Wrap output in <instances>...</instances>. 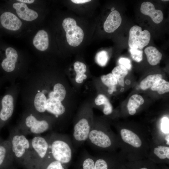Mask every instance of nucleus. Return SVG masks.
Segmentation results:
<instances>
[{
    "mask_svg": "<svg viewBox=\"0 0 169 169\" xmlns=\"http://www.w3.org/2000/svg\"><path fill=\"white\" fill-rule=\"evenodd\" d=\"M45 136L49 144V156L69 167L74 151L70 138L66 135L54 131Z\"/></svg>",
    "mask_w": 169,
    "mask_h": 169,
    "instance_id": "obj_1",
    "label": "nucleus"
},
{
    "mask_svg": "<svg viewBox=\"0 0 169 169\" xmlns=\"http://www.w3.org/2000/svg\"><path fill=\"white\" fill-rule=\"evenodd\" d=\"M9 138L15 163L24 169H34L29 139L16 127L10 129Z\"/></svg>",
    "mask_w": 169,
    "mask_h": 169,
    "instance_id": "obj_2",
    "label": "nucleus"
},
{
    "mask_svg": "<svg viewBox=\"0 0 169 169\" xmlns=\"http://www.w3.org/2000/svg\"><path fill=\"white\" fill-rule=\"evenodd\" d=\"M16 127L26 136L29 135L34 136L52 130L53 126L46 119L38 118L33 114L30 113Z\"/></svg>",
    "mask_w": 169,
    "mask_h": 169,
    "instance_id": "obj_3",
    "label": "nucleus"
},
{
    "mask_svg": "<svg viewBox=\"0 0 169 169\" xmlns=\"http://www.w3.org/2000/svg\"><path fill=\"white\" fill-rule=\"evenodd\" d=\"M107 129L93 123L86 141L92 148L107 149L113 145L112 137Z\"/></svg>",
    "mask_w": 169,
    "mask_h": 169,
    "instance_id": "obj_4",
    "label": "nucleus"
},
{
    "mask_svg": "<svg viewBox=\"0 0 169 169\" xmlns=\"http://www.w3.org/2000/svg\"><path fill=\"white\" fill-rule=\"evenodd\" d=\"M29 140L35 168L49 157V143L46 136L41 135Z\"/></svg>",
    "mask_w": 169,
    "mask_h": 169,
    "instance_id": "obj_5",
    "label": "nucleus"
},
{
    "mask_svg": "<svg viewBox=\"0 0 169 169\" xmlns=\"http://www.w3.org/2000/svg\"><path fill=\"white\" fill-rule=\"evenodd\" d=\"M62 26L66 33V37L68 44L71 46L76 47L82 42L84 33L82 29L77 25L73 18H68L64 19Z\"/></svg>",
    "mask_w": 169,
    "mask_h": 169,
    "instance_id": "obj_6",
    "label": "nucleus"
},
{
    "mask_svg": "<svg viewBox=\"0 0 169 169\" xmlns=\"http://www.w3.org/2000/svg\"><path fill=\"white\" fill-rule=\"evenodd\" d=\"M151 34L146 30H142L141 28L138 26H132L129 31L128 45L130 49H142L149 44Z\"/></svg>",
    "mask_w": 169,
    "mask_h": 169,
    "instance_id": "obj_7",
    "label": "nucleus"
},
{
    "mask_svg": "<svg viewBox=\"0 0 169 169\" xmlns=\"http://www.w3.org/2000/svg\"><path fill=\"white\" fill-rule=\"evenodd\" d=\"M13 111V97L6 94L0 101V131L12 116Z\"/></svg>",
    "mask_w": 169,
    "mask_h": 169,
    "instance_id": "obj_8",
    "label": "nucleus"
},
{
    "mask_svg": "<svg viewBox=\"0 0 169 169\" xmlns=\"http://www.w3.org/2000/svg\"><path fill=\"white\" fill-rule=\"evenodd\" d=\"M14 163L8 137L0 143V169H5Z\"/></svg>",
    "mask_w": 169,
    "mask_h": 169,
    "instance_id": "obj_9",
    "label": "nucleus"
},
{
    "mask_svg": "<svg viewBox=\"0 0 169 169\" xmlns=\"http://www.w3.org/2000/svg\"><path fill=\"white\" fill-rule=\"evenodd\" d=\"M94 169H125V166L111 156H95Z\"/></svg>",
    "mask_w": 169,
    "mask_h": 169,
    "instance_id": "obj_10",
    "label": "nucleus"
},
{
    "mask_svg": "<svg viewBox=\"0 0 169 169\" xmlns=\"http://www.w3.org/2000/svg\"><path fill=\"white\" fill-rule=\"evenodd\" d=\"M0 20L2 26L5 28L13 31L18 30L21 27V20L14 14L8 12L1 14Z\"/></svg>",
    "mask_w": 169,
    "mask_h": 169,
    "instance_id": "obj_11",
    "label": "nucleus"
},
{
    "mask_svg": "<svg viewBox=\"0 0 169 169\" xmlns=\"http://www.w3.org/2000/svg\"><path fill=\"white\" fill-rule=\"evenodd\" d=\"M5 54L6 57L1 62V67L5 71L10 72L15 69L18 58V54L14 49L10 47L6 49Z\"/></svg>",
    "mask_w": 169,
    "mask_h": 169,
    "instance_id": "obj_12",
    "label": "nucleus"
},
{
    "mask_svg": "<svg viewBox=\"0 0 169 169\" xmlns=\"http://www.w3.org/2000/svg\"><path fill=\"white\" fill-rule=\"evenodd\" d=\"M140 11L143 14L151 17L153 21L158 24L163 20V15L161 11L156 10L154 6L149 2H144L141 5Z\"/></svg>",
    "mask_w": 169,
    "mask_h": 169,
    "instance_id": "obj_13",
    "label": "nucleus"
},
{
    "mask_svg": "<svg viewBox=\"0 0 169 169\" xmlns=\"http://www.w3.org/2000/svg\"><path fill=\"white\" fill-rule=\"evenodd\" d=\"M13 6L19 17L24 20L32 21L36 19L38 16V13L29 8L25 3H16L13 4Z\"/></svg>",
    "mask_w": 169,
    "mask_h": 169,
    "instance_id": "obj_14",
    "label": "nucleus"
},
{
    "mask_svg": "<svg viewBox=\"0 0 169 169\" xmlns=\"http://www.w3.org/2000/svg\"><path fill=\"white\" fill-rule=\"evenodd\" d=\"M122 21L120 13L114 10L109 14L104 24L105 31L108 33L114 32L120 26Z\"/></svg>",
    "mask_w": 169,
    "mask_h": 169,
    "instance_id": "obj_15",
    "label": "nucleus"
},
{
    "mask_svg": "<svg viewBox=\"0 0 169 169\" xmlns=\"http://www.w3.org/2000/svg\"><path fill=\"white\" fill-rule=\"evenodd\" d=\"M45 110V112L53 115L57 118L65 112V108L61 102L50 98L47 100Z\"/></svg>",
    "mask_w": 169,
    "mask_h": 169,
    "instance_id": "obj_16",
    "label": "nucleus"
},
{
    "mask_svg": "<svg viewBox=\"0 0 169 169\" xmlns=\"http://www.w3.org/2000/svg\"><path fill=\"white\" fill-rule=\"evenodd\" d=\"M95 156L84 151L76 163L74 169H94Z\"/></svg>",
    "mask_w": 169,
    "mask_h": 169,
    "instance_id": "obj_17",
    "label": "nucleus"
},
{
    "mask_svg": "<svg viewBox=\"0 0 169 169\" xmlns=\"http://www.w3.org/2000/svg\"><path fill=\"white\" fill-rule=\"evenodd\" d=\"M120 134L122 140L125 143L136 148L140 147L141 146V139L132 131L123 128L120 130Z\"/></svg>",
    "mask_w": 169,
    "mask_h": 169,
    "instance_id": "obj_18",
    "label": "nucleus"
},
{
    "mask_svg": "<svg viewBox=\"0 0 169 169\" xmlns=\"http://www.w3.org/2000/svg\"><path fill=\"white\" fill-rule=\"evenodd\" d=\"M33 44L39 51L46 50L49 45V37L47 32L44 30L38 31L33 39Z\"/></svg>",
    "mask_w": 169,
    "mask_h": 169,
    "instance_id": "obj_19",
    "label": "nucleus"
},
{
    "mask_svg": "<svg viewBox=\"0 0 169 169\" xmlns=\"http://www.w3.org/2000/svg\"><path fill=\"white\" fill-rule=\"evenodd\" d=\"M144 52L150 64L154 66L160 63L162 54L156 48L152 46H149L145 48Z\"/></svg>",
    "mask_w": 169,
    "mask_h": 169,
    "instance_id": "obj_20",
    "label": "nucleus"
},
{
    "mask_svg": "<svg viewBox=\"0 0 169 169\" xmlns=\"http://www.w3.org/2000/svg\"><path fill=\"white\" fill-rule=\"evenodd\" d=\"M144 102V99L141 95L138 94L132 95L129 98L127 104L129 114L131 115H134L136 112V109Z\"/></svg>",
    "mask_w": 169,
    "mask_h": 169,
    "instance_id": "obj_21",
    "label": "nucleus"
},
{
    "mask_svg": "<svg viewBox=\"0 0 169 169\" xmlns=\"http://www.w3.org/2000/svg\"><path fill=\"white\" fill-rule=\"evenodd\" d=\"M69 167L49 156L34 169H68Z\"/></svg>",
    "mask_w": 169,
    "mask_h": 169,
    "instance_id": "obj_22",
    "label": "nucleus"
},
{
    "mask_svg": "<svg viewBox=\"0 0 169 169\" xmlns=\"http://www.w3.org/2000/svg\"><path fill=\"white\" fill-rule=\"evenodd\" d=\"M66 94V91L64 86L60 83L55 84L54 90L49 93V98L53 99L60 102L64 99Z\"/></svg>",
    "mask_w": 169,
    "mask_h": 169,
    "instance_id": "obj_23",
    "label": "nucleus"
},
{
    "mask_svg": "<svg viewBox=\"0 0 169 169\" xmlns=\"http://www.w3.org/2000/svg\"><path fill=\"white\" fill-rule=\"evenodd\" d=\"M95 102L98 106L104 105L103 113L108 115L111 114L113 111L112 106L107 98L104 95L99 94L95 98Z\"/></svg>",
    "mask_w": 169,
    "mask_h": 169,
    "instance_id": "obj_24",
    "label": "nucleus"
},
{
    "mask_svg": "<svg viewBox=\"0 0 169 169\" xmlns=\"http://www.w3.org/2000/svg\"><path fill=\"white\" fill-rule=\"evenodd\" d=\"M74 66L76 74L75 81L77 83H81L87 77L84 74L86 71V66L84 64L79 61L75 62Z\"/></svg>",
    "mask_w": 169,
    "mask_h": 169,
    "instance_id": "obj_25",
    "label": "nucleus"
},
{
    "mask_svg": "<svg viewBox=\"0 0 169 169\" xmlns=\"http://www.w3.org/2000/svg\"><path fill=\"white\" fill-rule=\"evenodd\" d=\"M46 100V98L43 93L39 92L36 95L34 105L36 111L40 113H43L45 112Z\"/></svg>",
    "mask_w": 169,
    "mask_h": 169,
    "instance_id": "obj_26",
    "label": "nucleus"
},
{
    "mask_svg": "<svg viewBox=\"0 0 169 169\" xmlns=\"http://www.w3.org/2000/svg\"><path fill=\"white\" fill-rule=\"evenodd\" d=\"M151 90L156 91L159 94H163L169 91V82L162 78L157 80L151 87Z\"/></svg>",
    "mask_w": 169,
    "mask_h": 169,
    "instance_id": "obj_27",
    "label": "nucleus"
},
{
    "mask_svg": "<svg viewBox=\"0 0 169 169\" xmlns=\"http://www.w3.org/2000/svg\"><path fill=\"white\" fill-rule=\"evenodd\" d=\"M162 77V76L160 74L149 75L141 81L140 88L143 90H146L151 87L157 80Z\"/></svg>",
    "mask_w": 169,
    "mask_h": 169,
    "instance_id": "obj_28",
    "label": "nucleus"
},
{
    "mask_svg": "<svg viewBox=\"0 0 169 169\" xmlns=\"http://www.w3.org/2000/svg\"><path fill=\"white\" fill-rule=\"evenodd\" d=\"M112 73L116 78L119 85L122 86H124V79L128 74V70L121 68L119 66H117L113 69Z\"/></svg>",
    "mask_w": 169,
    "mask_h": 169,
    "instance_id": "obj_29",
    "label": "nucleus"
},
{
    "mask_svg": "<svg viewBox=\"0 0 169 169\" xmlns=\"http://www.w3.org/2000/svg\"><path fill=\"white\" fill-rule=\"evenodd\" d=\"M154 152L160 159L165 160L169 159V147L168 146H159L155 148Z\"/></svg>",
    "mask_w": 169,
    "mask_h": 169,
    "instance_id": "obj_30",
    "label": "nucleus"
},
{
    "mask_svg": "<svg viewBox=\"0 0 169 169\" xmlns=\"http://www.w3.org/2000/svg\"><path fill=\"white\" fill-rule=\"evenodd\" d=\"M101 79L103 83L108 87L115 85L118 83L116 78L112 73L102 75Z\"/></svg>",
    "mask_w": 169,
    "mask_h": 169,
    "instance_id": "obj_31",
    "label": "nucleus"
},
{
    "mask_svg": "<svg viewBox=\"0 0 169 169\" xmlns=\"http://www.w3.org/2000/svg\"><path fill=\"white\" fill-rule=\"evenodd\" d=\"M108 60L107 53L105 51L99 52L96 55L95 60L97 63L101 66H104L106 64Z\"/></svg>",
    "mask_w": 169,
    "mask_h": 169,
    "instance_id": "obj_32",
    "label": "nucleus"
},
{
    "mask_svg": "<svg viewBox=\"0 0 169 169\" xmlns=\"http://www.w3.org/2000/svg\"><path fill=\"white\" fill-rule=\"evenodd\" d=\"M128 167L130 169H159L154 164L147 162L132 164Z\"/></svg>",
    "mask_w": 169,
    "mask_h": 169,
    "instance_id": "obj_33",
    "label": "nucleus"
},
{
    "mask_svg": "<svg viewBox=\"0 0 169 169\" xmlns=\"http://www.w3.org/2000/svg\"><path fill=\"white\" fill-rule=\"evenodd\" d=\"M130 51L132 59L135 61L139 62L143 59V51L137 49H130Z\"/></svg>",
    "mask_w": 169,
    "mask_h": 169,
    "instance_id": "obj_34",
    "label": "nucleus"
},
{
    "mask_svg": "<svg viewBox=\"0 0 169 169\" xmlns=\"http://www.w3.org/2000/svg\"><path fill=\"white\" fill-rule=\"evenodd\" d=\"M119 66L123 69L130 70L131 67L130 60L127 58H121L118 61Z\"/></svg>",
    "mask_w": 169,
    "mask_h": 169,
    "instance_id": "obj_35",
    "label": "nucleus"
},
{
    "mask_svg": "<svg viewBox=\"0 0 169 169\" xmlns=\"http://www.w3.org/2000/svg\"><path fill=\"white\" fill-rule=\"evenodd\" d=\"M161 129L164 133L169 132V119L167 117H164L161 120Z\"/></svg>",
    "mask_w": 169,
    "mask_h": 169,
    "instance_id": "obj_36",
    "label": "nucleus"
},
{
    "mask_svg": "<svg viewBox=\"0 0 169 169\" xmlns=\"http://www.w3.org/2000/svg\"><path fill=\"white\" fill-rule=\"evenodd\" d=\"M90 0H72L71 1L76 4H81L90 1Z\"/></svg>",
    "mask_w": 169,
    "mask_h": 169,
    "instance_id": "obj_37",
    "label": "nucleus"
},
{
    "mask_svg": "<svg viewBox=\"0 0 169 169\" xmlns=\"http://www.w3.org/2000/svg\"><path fill=\"white\" fill-rule=\"evenodd\" d=\"M116 90V87L115 85H114L109 87L108 92L109 94H112L113 92Z\"/></svg>",
    "mask_w": 169,
    "mask_h": 169,
    "instance_id": "obj_38",
    "label": "nucleus"
},
{
    "mask_svg": "<svg viewBox=\"0 0 169 169\" xmlns=\"http://www.w3.org/2000/svg\"><path fill=\"white\" fill-rule=\"evenodd\" d=\"M17 1L21 2L23 3H27L28 4H31L34 2V0H18Z\"/></svg>",
    "mask_w": 169,
    "mask_h": 169,
    "instance_id": "obj_39",
    "label": "nucleus"
},
{
    "mask_svg": "<svg viewBox=\"0 0 169 169\" xmlns=\"http://www.w3.org/2000/svg\"><path fill=\"white\" fill-rule=\"evenodd\" d=\"M5 169H18L16 166L14 164Z\"/></svg>",
    "mask_w": 169,
    "mask_h": 169,
    "instance_id": "obj_40",
    "label": "nucleus"
},
{
    "mask_svg": "<svg viewBox=\"0 0 169 169\" xmlns=\"http://www.w3.org/2000/svg\"><path fill=\"white\" fill-rule=\"evenodd\" d=\"M125 83L126 84H130L131 83V81L129 79H127L125 80Z\"/></svg>",
    "mask_w": 169,
    "mask_h": 169,
    "instance_id": "obj_41",
    "label": "nucleus"
},
{
    "mask_svg": "<svg viewBox=\"0 0 169 169\" xmlns=\"http://www.w3.org/2000/svg\"><path fill=\"white\" fill-rule=\"evenodd\" d=\"M165 139L166 140L167 142L169 143V135L167 136L166 137Z\"/></svg>",
    "mask_w": 169,
    "mask_h": 169,
    "instance_id": "obj_42",
    "label": "nucleus"
},
{
    "mask_svg": "<svg viewBox=\"0 0 169 169\" xmlns=\"http://www.w3.org/2000/svg\"><path fill=\"white\" fill-rule=\"evenodd\" d=\"M4 140H3L0 136V143H1Z\"/></svg>",
    "mask_w": 169,
    "mask_h": 169,
    "instance_id": "obj_43",
    "label": "nucleus"
},
{
    "mask_svg": "<svg viewBox=\"0 0 169 169\" xmlns=\"http://www.w3.org/2000/svg\"><path fill=\"white\" fill-rule=\"evenodd\" d=\"M124 89L123 88H122L121 89L120 91L121 92H122L124 91Z\"/></svg>",
    "mask_w": 169,
    "mask_h": 169,
    "instance_id": "obj_44",
    "label": "nucleus"
},
{
    "mask_svg": "<svg viewBox=\"0 0 169 169\" xmlns=\"http://www.w3.org/2000/svg\"><path fill=\"white\" fill-rule=\"evenodd\" d=\"M114 9H115L114 8H112V9L111 10V11H114Z\"/></svg>",
    "mask_w": 169,
    "mask_h": 169,
    "instance_id": "obj_45",
    "label": "nucleus"
},
{
    "mask_svg": "<svg viewBox=\"0 0 169 169\" xmlns=\"http://www.w3.org/2000/svg\"><path fill=\"white\" fill-rule=\"evenodd\" d=\"M162 1H169V0H162Z\"/></svg>",
    "mask_w": 169,
    "mask_h": 169,
    "instance_id": "obj_46",
    "label": "nucleus"
}]
</instances>
